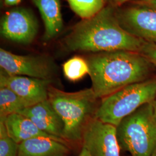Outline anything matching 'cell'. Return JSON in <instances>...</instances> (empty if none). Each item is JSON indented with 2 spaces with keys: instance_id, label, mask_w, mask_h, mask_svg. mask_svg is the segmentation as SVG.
<instances>
[{
  "instance_id": "6da1fadb",
  "label": "cell",
  "mask_w": 156,
  "mask_h": 156,
  "mask_svg": "<svg viewBox=\"0 0 156 156\" xmlns=\"http://www.w3.org/2000/svg\"><path fill=\"white\" fill-rule=\"evenodd\" d=\"M146 43L123 28L111 6L78 23L65 39L69 50L95 53L119 50L140 53Z\"/></svg>"
},
{
  "instance_id": "7a4b0ae2",
  "label": "cell",
  "mask_w": 156,
  "mask_h": 156,
  "mask_svg": "<svg viewBox=\"0 0 156 156\" xmlns=\"http://www.w3.org/2000/svg\"><path fill=\"white\" fill-rule=\"evenodd\" d=\"M86 60L91 88L101 99L128 85L147 80L152 65L140 53L126 50L97 53Z\"/></svg>"
},
{
  "instance_id": "3957f363",
  "label": "cell",
  "mask_w": 156,
  "mask_h": 156,
  "mask_svg": "<svg viewBox=\"0 0 156 156\" xmlns=\"http://www.w3.org/2000/svg\"><path fill=\"white\" fill-rule=\"evenodd\" d=\"M97 99L92 88L69 93L50 84L48 100L63 121L64 140L82 142L84 129L98 108Z\"/></svg>"
},
{
  "instance_id": "277c9868",
  "label": "cell",
  "mask_w": 156,
  "mask_h": 156,
  "mask_svg": "<svg viewBox=\"0 0 156 156\" xmlns=\"http://www.w3.org/2000/svg\"><path fill=\"white\" fill-rule=\"evenodd\" d=\"M153 102L140 106L116 127L120 149L128 151L131 156H154L156 153V122Z\"/></svg>"
},
{
  "instance_id": "5b68a950",
  "label": "cell",
  "mask_w": 156,
  "mask_h": 156,
  "mask_svg": "<svg viewBox=\"0 0 156 156\" xmlns=\"http://www.w3.org/2000/svg\"><path fill=\"white\" fill-rule=\"evenodd\" d=\"M156 98V79L132 84L101 99L94 117L116 127L125 117Z\"/></svg>"
},
{
  "instance_id": "8992f818",
  "label": "cell",
  "mask_w": 156,
  "mask_h": 156,
  "mask_svg": "<svg viewBox=\"0 0 156 156\" xmlns=\"http://www.w3.org/2000/svg\"><path fill=\"white\" fill-rule=\"evenodd\" d=\"M1 70L11 75L51 80L56 71L55 65L44 56H23L0 49Z\"/></svg>"
},
{
  "instance_id": "52a82bcc",
  "label": "cell",
  "mask_w": 156,
  "mask_h": 156,
  "mask_svg": "<svg viewBox=\"0 0 156 156\" xmlns=\"http://www.w3.org/2000/svg\"><path fill=\"white\" fill-rule=\"evenodd\" d=\"M82 143L92 156H120L116 127L95 117L84 128Z\"/></svg>"
},
{
  "instance_id": "ba28073f",
  "label": "cell",
  "mask_w": 156,
  "mask_h": 156,
  "mask_svg": "<svg viewBox=\"0 0 156 156\" xmlns=\"http://www.w3.org/2000/svg\"><path fill=\"white\" fill-rule=\"evenodd\" d=\"M38 30L37 20L30 10L17 8L6 12L1 18V34L6 39L27 45L35 39Z\"/></svg>"
},
{
  "instance_id": "9c48e42d",
  "label": "cell",
  "mask_w": 156,
  "mask_h": 156,
  "mask_svg": "<svg viewBox=\"0 0 156 156\" xmlns=\"http://www.w3.org/2000/svg\"><path fill=\"white\" fill-rule=\"evenodd\" d=\"M119 22L129 33L156 45V8L131 6L116 12Z\"/></svg>"
},
{
  "instance_id": "30bf717a",
  "label": "cell",
  "mask_w": 156,
  "mask_h": 156,
  "mask_svg": "<svg viewBox=\"0 0 156 156\" xmlns=\"http://www.w3.org/2000/svg\"><path fill=\"white\" fill-rule=\"evenodd\" d=\"M51 83V80L11 75L1 69L0 87L9 88L31 105L48 100Z\"/></svg>"
},
{
  "instance_id": "8fae6325",
  "label": "cell",
  "mask_w": 156,
  "mask_h": 156,
  "mask_svg": "<svg viewBox=\"0 0 156 156\" xmlns=\"http://www.w3.org/2000/svg\"><path fill=\"white\" fill-rule=\"evenodd\" d=\"M18 113L28 117L41 131L64 140L63 121L48 100L28 106Z\"/></svg>"
},
{
  "instance_id": "7c38bea8",
  "label": "cell",
  "mask_w": 156,
  "mask_h": 156,
  "mask_svg": "<svg viewBox=\"0 0 156 156\" xmlns=\"http://www.w3.org/2000/svg\"><path fill=\"white\" fill-rule=\"evenodd\" d=\"M4 119L8 133L19 145L26 140L37 137L51 138L67 143L65 140L41 131L30 119L21 113H12Z\"/></svg>"
},
{
  "instance_id": "4fadbf2b",
  "label": "cell",
  "mask_w": 156,
  "mask_h": 156,
  "mask_svg": "<svg viewBox=\"0 0 156 156\" xmlns=\"http://www.w3.org/2000/svg\"><path fill=\"white\" fill-rule=\"evenodd\" d=\"M67 143L48 137L26 140L19 145L17 156H66Z\"/></svg>"
},
{
  "instance_id": "5bb4252c",
  "label": "cell",
  "mask_w": 156,
  "mask_h": 156,
  "mask_svg": "<svg viewBox=\"0 0 156 156\" xmlns=\"http://www.w3.org/2000/svg\"><path fill=\"white\" fill-rule=\"evenodd\" d=\"M38 8L45 25L44 41L53 39L61 33L63 21L60 0H32Z\"/></svg>"
},
{
  "instance_id": "9a60e30c",
  "label": "cell",
  "mask_w": 156,
  "mask_h": 156,
  "mask_svg": "<svg viewBox=\"0 0 156 156\" xmlns=\"http://www.w3.org/2000/svg\"><path fill=\"white\" fill-rule=\"evenodd\" d=\"M31 105L9 88L0 87V117L18 113Z\"/></svg>"
},
{
  "instance_id": "2e32d148",
  "label": "cell",
  "mask_w": 156,
  "mask_h": 156,
  "mask_svg": "<svg viewBox=\"0 0 156 156\" xmlns=\"http://www.w3.org/2000/svg\"><path fill=\"white\" fill-rule=\"evenodd\" d=\"M71 9L79 16L88 19L104 8L105 0H67Z\"/></svg>"
},
{
  "instance_id": "e0dca14e",
  "label": "cell",
  "mask_w": 156,
  "mask_h": 156,
  "mask_svg": "<svg viewBox=\"0 0 156 156\" xmlns=\"http://www.w3.org/2000/svg\"><path fill=\"white\" fill-rule=\"evenodd\" d=\"M62 70L66 78L72 82L78 81L89 73L86 60L79 56H75L64 62Z\"/></svg>"
},
{
  "instance_id": "ac0fdd59",
  "label": "cell",
  "mask_w": 156,
  "mask_h": 156,
  "mask_svg": "<svg viewBox=\"0 0 156 156\" xmlns=\"http://www.w3.org/2000/svg\"><path fill=\"white\" fill-rule=\"evenodd\" d=\"M19 145L8 133L4 118L0 117V156H17Z\"/></svg>"
},
{
  "instance_id": "d6986e66",
  "label": "cell",
  "mask_w": 156,
  "mask_h": 156,
  "mask_svg": "<svg viewBox=\"0 0 156 156\" xmlns=\"http://www.w3.org/2000/svg\"><path fill=\"white\" fill-rule=\"evenodd\" d=\"M140 53L145 56L152 65L156 66V45L146 42Z\"/></svg>"
},
{
  "instance_id": "ffe728a7",
  "label": "cell",
  "mask_w": 156,
  "mask_h": 156,
  "mask_svg": "<svg viewBox=\"0 0 156 156\" xmlns=\"http://www.w3.org/2000/svg\"><path fill=\"white\" fill-rule=\"evenodd\" d=\"M112 5L114 6H118L120 5H122L125 2H127L128 1H134V0H109ZM142 2H145V1H151V0H140Z\"/></svg>"
},
{
  "instance_id": "44dd1931",
  "label": "cell",
  "mask_w": 156,
  "mask_h": 156,
  "mask_svg": "<svg viewBox=\"0 0 156 156\" xmlns=\"http://www.w3.org/2000/svg\"><path fill=\"white\" fill-rule=\"evenodd\" d=\"M22 0H5V4L8 6H13L19 4Z\"/></svg>"
},
{
  "instance_id": "7402d4cb",
  "label": "cell",
  "mask_w": 156,
  "mask_h": 156,
  "mask_svg": "<svg viewBox=\"0 0 156 156\" xmlns=\"http://www.w3.org/2000/svg\"><path fill=\"white\" fill-rule=\"evenodd\" d=\"M142 4H147L146 5L151 6L156 8V0H151V1H149L142 2Z\"/></svg>"
},
{
  "instance_id": "603a6c76",
  "label": "cell",
  "mask_w": 156,
  "mask_h": 156,
  "mask_svg": "<svg viewBox=\"0 0 156 156\" xmlns=\"http://www.w3.org/2000/svg\"><path fill=\"white\" fill-rule=\"evenodd\" d=\"M79 156H92L91 154H90V153L88 151H87L85 148H84V147H82V151H80V154H79Z\"/></svg>"
},
{
  "instance_id": "cb8c5ba5",
  "label": "cell",
  "mask_w": 156,
  "mask_h": 156,
  "mask_svg": "<svg viewBox=\"0 0 156 156\" xmlns=\"http://www.w3.org/2000/svg\"><path fill=\"white\" fill-rule=\"evenodd\" d=\"M153 114H154V116L156 122V98L155 100L153 102Z\"/></svg>"
},
{
  "instance_id": "d4e9b609",
  "label": "cell",
  "mask_w": 156,
  "mask_h": 156,
  "mask_svg": "<svg viewBox=\"0 0 156 156\" xmlns=\"http://www.w3.org/2000/svg\"><path fill=\"white\" fill-rule=\"evenodd\" d=\"M154 156H156V154H154Z\"/></svg>"
}]
</instances>
